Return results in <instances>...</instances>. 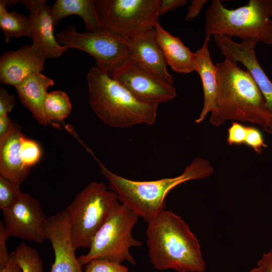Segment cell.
<instances>
[{
	"mask_svg": "<svg viewBox=\"0 0 272 272\" xmlns=\"http://www.w3.org/2000/svg\"><path fill=\"white\" fill-rule=\"evenodd\" d=\"M50 14L54 28L65 17L77 15L84 21L87 32L104 30L100 24L94 0H57L50 7Z\"/></svg>",
	"mask_w": 272,
	"mask_h": 272,
	"instance_id": "44dd1931",
	"label": "cell"
},
{
	"mask_svg": "<svg viewBox=\"0 0 272 272\" xmlns=\"http://www.w3.org/2000/svg\"><path fill=\"white\" fill-rule=\"evenodd\" d=\"M5 0L0 1V28L7 43L15 37H31V30L28 17L15 11L9 12Z\"/></svg>",
	"mask_w": 272,
	"mask_h": 272,
	"instance_id": "7402d4cb",
	"label": "cell"
},
{
	"mask_svg": "<svg viewBox=\"0 0 272 272\" xmlns=\"http://www.w3.org/2000/svg\"><path fill=\"white\" fill-rule=\"evenodd\" d=\"M147 244L150 260L158 270L204 272L200 244L181 217L165 209L148 223Z\"/></svg>",
	"mask_w": 272,
	"mask_h": 272,
	"instance_id": "7a4b0ae2",
	"label": "cell"
},
{
	"mask_svg": "<svg viewBox=\"0 0 272 272\" xmlns=\"http://www.w3.org/2000/svg\"><path fill=\"white\" fill-rule=\"evenodd\" d=\"M210 37H206L201 47L195 52L196 72L201 79L203 92V105L195 120L196 123L202 122L207 115L216 108L219 90V75L216 65L212 62L208 44Z\"/></svg>",
	"mask_w": 272,
	"mask_h": 272,
	"instance_id": "ac0fdd59",
	"label": "cell"
},
{
	"mask_svg": "<svg viewBox=\"0 0 272 272\" xmlns=\"http://www.w3.org/2000/svg\"><path fill=\"white\" fill-rule=\"evenodd\" d=\"M13 252L22 272H44L39 252L25 242H21Z\"/></svg>",
	"mask_w": 272,
	"mask_h": 272,
	"instance_id": "cb8c5ba5",
	"label": "cell"
},
{
	"mask_svg": "<svg viewBox=\"0 0 272 272\" xmlns=\"http://www.w3.org/2000/svg\"><path fill=\"white\" fill-rule=\"evenodd\" d=\"M0 272H22L20 267L16 261L13 252L10 253L9 262L3 268H0Z\"/></svg>",
	"mask_w": 272,
	"mask_h": 272,
	"instance_id": "d590c367",
	"label": "cell"
},
{
	"mask_svg": "<svg viewBox=\"0 0 272 272\" xmlns=\"http://www.w3.org/2000/svg\"><path fill=\"white\" fill-rule=\"evenodd\" d=\"M103 29L126 40L155 28L160 0H94Z\"/></svg>",
	"mask_w": 272,
	"mask_h": 272,
	"instance_id": "ba28073f",
	"label": "cell"
},
{
	"mask_svg": "<svg viewBox=\"0 0 272 272\" xmlns=\"http://www.w3.org/2000/svg\"><path fill=\"white\" fill-rule=\"evenodd\" d=\"M87 79L91 108L106 125L126 128L156 122L159 105L140 101L104 70L92 67Z\"/></svg>",
	"mask_w": 272,
	"mask_h": 272,
	"instance_id": "277c9868",
	"label": "cell"
},
{
	"mask_svg": "<svg viewBox=\"0 0 272 272\" xmlns=\"http://www.w3.org/2000/svg\"><path fill=\"white\" fill-rule=\"evenodd\" d=\"M213 36L215 44L225 58L236 63L239 62L246 68L261 93L272 115V82L256 58L255 47L258 41L249 39L242 40L238 43L225 36L216 35Z\"/></svg>",
	"mask_w": 272,
	"mask_h": 272,
	"instance_id": "7c38bea8",
	"label": "cell"
},
{
	"mask_svg": "<svg viewBox=\"0 0 272 272\" xmlns=\"http://www.w3.org/2000/svg\"><path fill=\"white\" fill-rule=\"evenodd\" d=\"M140 101L150 104L167 103L177 97L175 88L128 60L110 76Z\"/></svg>",
	"mask_w": 272,
	"mask_h": 272,
	"instance_id": "8fae6325",
	"label": "cell"
},
{
	"mask_svg": "<svg viewBox=\"0 0 272 272\" xmlns=\"http://www.w3.org/2000/svg\"><path fill=\"white\" fill-rule=\"evenodd\" d=\"M188 3L187 0H160L159 5V16L183 6Z\"/></svg>",
	"mask_w": 272,
	"mask_h": 272,
	"instance_id": "1f68e13d",
	"label": "cell"
},
{
	"mask_svg": "<svg viewBox=\"0 0 272 272\" xmlns=\"http://www.w3.org/2000/svg\"><path fill=\"white\" fill-rule=\"evenodd\" d=\"M28 10L32 44L38 47L47 58L60 57L68 48L60 45L54 36V27L50 7L45 0L19 1Z\"/></svg>",
	"mask_w": 272,
	"mask_h": 272,
	"instance_id": "2e32d148",
	"label": "cell"
},
{
	"mask_svg": "<svg viewBox=\"0 0 272 272\" xmlns=\"http://www.w3.org/2000/svg\"><path fill=\"white\" fill-rule=\"evenodd\" d=\"M54 84L51 79L38 73L27 78L15 87L22 104L42 125L48 124L44 112V103L48 89Z\"/></svg>",
	"mask_w": 272,
	"mask_h": 272,
	"instance_id": "ffe728a7",
	"label": "cell"
},
{
	"mask_svg": "<svg viewBox=\"0 0 272 272\" xmlns=\"http://www.w3.org/2000/svg\"><path fill=\"white\" fill-rule=\"evenodd\" d=\"M71 110L69 97L64 92L57 90L47 93L44 103V112L48 124L59 128L58 123L62 122Z\"/></svg>",
	"mask_w": 272,
	"mask_h": 272,
	"instance_id": "603a6c76",
	"label": "cell"
},
{
	"mask_svg": "<svg viewBox=\"0 0 272 272\" xmlns=\"http://www.w3.org/2000/svg\"><path fill=\"white\" fill-rule=\"evenodd\" d=\"M22 193L20 185L0 176V209L2 211L12 206Z\"/></svg>",
	"mask_w": 272,
	"mask_h": 272,
	"instance_id": "484cf974",
	"label": "cell"
},
{
	"mask_svg": "<svg viewBox=\"0 0 272 272\" xmlns=\"http://www.w3.org/2000/svg\"><path fill=\"white\" fill-rule=\"evenodd\" d=\"M215 65L219 90L210 123L219 126L228 120L248 122L260 125L272 134V115L250 74L227 58Z\"/></svg>",
	"mask_w": 272,
	"mask_h": 272,
	"instance_id": "6da1fadb",
	"label": "cell"
},
{
	"mask_svg": "<svg viewBox=\"0 0 272 272\" xmlns=\"http://www.w3.org/2000/svg\"><path fill=\"white\" fill-rule=\"evenodd\" d=\"M207 0H192L188 7L185 20L192 21L198 15L203 7L207 3Z\"/></svg>",
	"mask_w": 272,
	"mask_h": 272,
	"instance_id": "d6a6232c",
	"label": "cell"
},
{
	"mask_svg": "<svg viewBox=\"0 0 272 272\" xmlns=\"http://www.w3.org/2000/svg\"><path fill=\"white\" fill-rule=\"evenodd\" d=\"M44 236L50 241L54 253L50 272H83L72 242L66 208L47 217Z\"/></svg>",
	"mask_w": 272,
	"mask_h": 272,
	"instance_id": "4fadbf2b",
	"label": "cell"
},
{
	"mask_svg": "<svg viewBox=\"0 0 272 272\" xmlns=\"http://www.w3.org/2000/svg\"><path fill=\"white\" fill-rule=\"evenodd\" d=\"M15 104V97L3 88L0 89V116L7 115Z\"/></svg>",
	"mask_w": 272,
	"mask_h": 272,
	"instance_id": "4dcf8cb0",
	"label": "cell"
},
{
	"mask_svg": "<svg viewBox=\"0 0 272 272\" xmlns=\"http://www.w3.org/2000/svg\"><path fill=\"white\" fill-rule=\"evenodd\" d=\"M156 39L167 64L178 73L188 74L195 71L196 54L190 51L180 39L172 35L157 23Z\"/></svg>",
	"mask_w": 272,
	"mask_h": 272,
	"instance_id": "d6986e66",
	"label": "cell"
},
{
	"mask_svg": "<svg viewBox=\"0 0 272 272\" xmlns=\"http://www.w3.org/2000/svg\"><path fill=\"white\" fill-rule=\"evenodd\" d=\"M20 154L24 166L30 169L40 160L42 151L36 141L23 134L21 138Z\"/></svg>",
	"mask_w": 272,
	"mask_h": 272,
	"instance_id": "d4e9b609",
	"label": "cell"
},
{
	"mask_svg": "<svg viewBox=\"0 0 272 272\" xmlns=\"http://www.w3.org/2000/svg\"><path fill=\"white\" fill-rule=\"evenodd\" d=\"M119 203L116 193L102 182L92 181L66 208L75 249L89 248L96 233Z\"/></svg>",
	"mask_w": 272,
	"mask_h": 272,
	"instance_id": "8992f818",
	"label": "cell"
},
{
	"mask_svg": "<svg viewBox=\"0 0 272 272\" xmlns=\"http://www.w3.org/2000/svg\"><path fill=\"white\" fill-rule=\"evenodd\" d=\"M271 17L272 0H250L235 9H228L220 0H213L205 13L206 37H237L271 45Z\"/></svg>",
	"mask_w": 272,
	"mask_h": 272,
	"instance_id": "5b68a950",
	"label": "cell"
},
{
	"mask_svg": "<svg viewBox=\"0 0 272 272\" xmlns=\"http://www.w3.org/2000/svg\"><path fill=\"white\" fill-rule=\"evenodd\" d=\"M11 235L6 228L3 221H0V268H3L9 262L10 254L8 251L7 241Z\"/></svg>",
	"mask_w": 272,
	"mask_h": 272,
	"instance_id": "f546056e",
	"label": "cell"
},
{
	"mask_svg": "<svg viewBox=\"0 0 272 272\" xmlns=\"http://www.w3.org/2000/svg\"><path fill=\"white\" fill-rule=\"evenodd\" d=\"M248 272H260L259 269L257 267H254L252 268L251 270L248 271Z\"/></svg>",
	"mask_w": 272,
	"mask_h": 272,
	"instance_id": "8d00e7d4",
	"label": "cell"
},
{
	"mask_svg": "<svg viewBox=\"0 0 272 272\" xmlns=\"http://www.w3.org/2000/svg\"><path fill=\"white\" fill-rule=\"evenodd\" d=\"M2 213L3 222L11 236L37 243L45 239L47 217L36 198L22 192L16 201Z\"/></svg>",
	"mask_w": 272,
	"mask_h": 272,
	"instance_id": "30bf717a",
	"label": "cell"
},
{
	"mask_svg": "<svg viewBox=\"0 0 272 272\" xmlns=\"http://www.w3.org/2000/svg\"><path fill=\"white\" fill-rule=\"evenodd\" d=\"M84 272H129L121 263L104 259H94L85 265Z\"/></svg>",
	"mask_w": 272,
	"mask_h": 272,
	"instance_id": "4316f807",
	"label": "cell"
},
{
	"mask_svg": "<svg viewBox=\"0 0 272 272\" xmlns=\"http://www.w3.org/2000/svg\"><path fill=\"white\" fill-rule=\"evenodd\" d=\"M246 135V126L233 121L228 129L227 142L231 146L244 145Z\"/></svg>",
	"mask_w": 272,
	"mask_h": 272,
	"instance_id": "f1b7e54d",
	"label": "cell"
},
{
	"mask_svg": "<svg viewBox=\"0 0 272 272\" xmlns=\"http://www.w3.org/2000/svg\"><path fill=\"white\" fill-rule=\"evenodd\" d=\"M23 134L19 124L13 122L10 132L0 141V176L19 185L30 170L24 166L20 157L21 138Z\"/></svg>",
	"mask_w": 272,
	"mask_h": 272,
	"instance_id": "e0dca14e",
	"label": "cell"
},
{
	"mask_svg": "<svg viewBox=\"0 0 272 272\" xmlns=\"http://www.w3.org/2000/svg\"><path fill=\"white\" fill-rule=\"evenodd\" d=\"M45 54L32 44L8 51L0 58V82L16 87L27 78L44 70Z\"/></svg>",
	"mask_w": 272,
	"mask_h": 272,
	"instance_id": "9a60e30c",
	"label": "cell"
},
{
	"mask_svg": "<svg viewBox=\"0 0 272 272\" xmlns=\"http://www.w3.org/2000/svg\"><path fill=\"white\" fill-rule=\"evenodd\" d=\"M13 122L8 115L0 116V141L4 139L10 132Z\"/></svg>",
	"mask_w": 272,
	"mask_h": 272,
	"instance_id": "e575fe53",
	"label": "cell"
},
{
	"mask_svg": "<svg viewBox=\"0 0 272 272\" xmlns=\"http://www.w3.org/2000/svg\"><path fill=\"white\" fill-rule=\"evenodd\" d=\"M55 37L60 45L68 49H80L92 55L96 66L110 76L129 60L126 40L105 30L80 33L71 25L57 33Z\"/></svg>",
	"mask_w": 272,
	"mask_h": 272,
	"instance_id": "9c48e42d",
	"label": "cell"
},
{
	"mask_svg": "<svg viewBox=\"0 0 272 272\" xmlns=\"http://www.w3.org/2000/svg\"><path fill=\"white\" fill-rule=\"evenodd\" d=\"M138 219L127 207L118 203L94 237L88 252L78 257L82 265L98 258L120 263L127 261L136 265L129 249L142 245L141 241L132 235Z\"/></svg>",
	"mask_w": 272,
	"mask_h": 272,
	"instance_id": "52a82bcc",
	"label": "cell"
},
{
	"mask_svg": "<svg viewBox=\"0 0 272 272\" xmlns=\"http://www.w3.org/2000/svg\"><path fill=\"white\" fill-rule=\"evenodd\" d=\"M102 174L109 182L119 201L127 207L147 223L165 209V198L174 188L185 182L210 176L214 168L207 159L197 157L178 176L152 181L130 180L111 171L91 153Z\"/></svg>",
	"mask_w": 272,
	"mask_h": 272,
	"instance_id": "3957f363",
	"label": "cell"
},
{
	"mask_svg": "<svg viewBox=\"0 0 272 272\" xmlns=\"http://www.w3.org/2000/svg\"><path fill=\"white\" fill-rule=\"evenodd\" d=\"M257 267L260 272H272V249L262 254Z\"/></svg>",
	"mask_w": 272,
	"mask_h": 272,
	"instance_id": "836d02e7",
	"label": "cell"
},
{
	"mask_svg": "<svg viewBox=\"0 0 272 272\" xmlns=\"http://www.w3.org/2000/svg\"><path fill=\"white\" fill-rule=\"evenodd\" d=\"M244 145L251 148L258 154H261L263 149L267 148L261 131L252 126H246V135Z\"/></svg>",
	"mask_w": 272,
	"mask_h": 272,
	"instance_id": "83f0119b",
	"label": "cell"
},
{
	"mask_svg": "<svg viewBox=\"0 0 272 272\" xmlns=\"http://www.w3.org/2000/svg\"><path fill=\"white\" fill-rule=\"evenodd\" d=\"M129 60L160 80L173 85L174 78L156 39L155 28L125 40Z\"/></svg>",
	"mask_w": 272,
	"mask_h": 272,
	"instance_id": "5bb4252c",
	"label": "cell"
}]
</instances>
